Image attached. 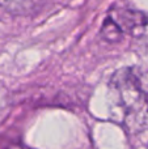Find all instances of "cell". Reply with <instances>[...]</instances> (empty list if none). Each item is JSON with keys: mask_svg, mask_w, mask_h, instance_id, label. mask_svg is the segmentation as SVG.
<instances>
[{"mask_svg": "<svg viewBox=\"0 0 148 149\" xmlns=\"http://www.w3.org/2000/svg\"><path fill=\"white\" fill-rule=\"evenodd\" d=\"M50 0H0V8L15 16H28L41 10Z\"/></svg>", "mask_w": 148, "mask_h": 149, "instance_id": "obj_3", "label": "cell"}, {"mask_svg": "<svg viewBox=\"0 0 148 149\" xmlns=\"http://www.w3.org/2000/svg\"><path fill=\"white\" fill-rule=\"evenodd\" d=\"M101 34H102V37L109 42L119 41L123 36V33H122V30H121V28L118 26V24L115 22L110 16L104 21V24H102Z\"/></svg>", "mask_w": 148, "mask_h": 149, "instance_id": "obj_4", "label": "cell"}, {"mask_svg": "<svg viewBox=\"0 0 148 149\" xmlns=\"http://www.w3.org/2000/svg\"><path fill=\"white\" fill-rule=\"evenodd\" d=\"M110 17L118 24L122 33L148 41V13L131 9H117Z\"/></svg>", "mask_w": 148, "mask_h": 149, "instance_id": "obj_2", "label": "cell"}, {"mask_svg": "<svg viewBox=\"0 0 148 149\" xmlns=\"http://www.w3.org/2000/svg\"><path fill=\"white\" fill-rule=\"evenodd\" d=\"M109 98L114 118L131 132L148 130V71L126 67L109 81Z\"/></svg>", "mask_w": 148, "mask_h": 149, "instance_id": "obj_1", "label": "cell"}]
</instances>
